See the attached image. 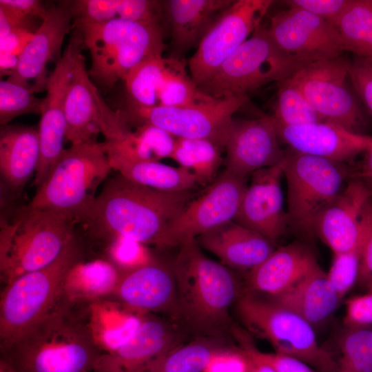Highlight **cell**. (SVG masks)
Instances as JSON below:
<instances>
[{
  "mask_svg": "<svg viewBox=\"0 0 372 372\" xmlns=\"http://www.w3.org/2000/svg\"><path fill=\"white\" fill-rule=\"evenodd\" d=\"M194 196L150 188L118 173L105 183L82 223L94 242L123 236L162 249L168 225Z\"/></svg>",
  "mask_w": 372,
  "mask_h": 372,
  "instance_id": "cell-1",
  "label": "cell"
},
{
  "mask_svg": "<svg viewBox=\"0 0 372 372\" xmlns=\"http://www.w3.org/2000/svg\"><path fill=\"white\" fill-rule=\"evenodd\" d=\"M0 351V360L15 372H93L102 355L81 304L63 296L45 316Z\"/></svg>",
  "mask_w": 372,
  "mask_h": 372,
  "instance_id": "cell-2",
  "label": "cell"
},
{
  "mask_svg": "<svg viewBox=\"0 0 372 372\" xmlns=\"http://www.w3.org/2000/svg\"><path fill=\"white\" fill-rule=\"evenodd\" d=\"M179 321L214 338L230 324L229 309L241 293L232 271L208 258L196 240L183 245L172 263Z\"/></svg>",
  "mask_w": 372,
  "mask_h": 372,
  "instance_id": "cell-3",
  "label": "cell"
},
{
  "mask_svg": "<svg viewBox=\"0 0 372 372\" xmlns=\"http://www.w3.org/2000/svg\"><path fill=\"white\" fill-rule=\"evenodd\" d=\"M78 220L52 209L25 205L1 219L0 272L5 285L19 276L50 265L75 234Z\"/></svg>",
  "mask_w": 372,
  "mask_h": 372,
  "instance_id": "cell-4",
  "label": "cell"
},
{
  "mask_svg": "<svg viewBox=\"0 0 372 372\" xmlns=\"http://www.w3.org/2000/svg\"><path fill=\"white\" fill-rule=\"evenodd\" d=\"M90 51L89 76L95 85L112 89L143 61L163 55L166 49L163 28L116 18L103 23L74 19Z\"/></svg>",
  "mask_w": 372,
  "mask_h": 372,
  "instance_id": "cell-5",
  "label": "cell"
},
{
  "mask_svg": "<svg viewBox=\"0 0 372 372\" xmlns=\"http://www.w3.org/2000/svg\"><path fill=\"white\" fill-rule=\"evenodd\" d=\"M85 257V245L75 233L50 265L6 285L0 299V348L9 344L45 316L63 296L70 269Z\"/></svg>",
  "mask_w": 372,
  "mask_h": 372,
  "instance_id": "cell-6",
  "label": "cell"
},
{
  "mask_svg": "<svg viewBox=\"0 0 372 372\" xmlns=\"http://www.w3.org/2000/svg\"><path fill=\"white\" fill-rule=\"evenodd\" d=\"M112 169L103 142L71 145L26 205L65 212L82 223L94 204L99 186Z\"/></svg>",
  "mask_w": 372,
  "mask_h": 372,
  "instance_id": "cell-7",
  "label": "cell"
},
{
  "mask_svg": "<svg viewBox=\"0 0 372 372\" xmlns=\"http://www.w3.org/2000/svg\"><path fill=\"white\" fill-rule=\"evenodd\" d=\"M308 62L291 56L275 43L260 24L199 88L220 98L248 93L272 82L291 79Z\"/></svg>",
  "mask_w": 372,
  "mask_h": 372,
  "instance_id": "cell-8",
  "label": "cell"
},
{
  "mask_svg": "<svg viewBox=\"0 0 372 372\" xmlns=\"http://www.w3.org/2000/svg\"><path fill=\"white\" fill-rule=\"evenodd\" d=\"M283 173L289 227L312 238L318 218L342 192L353 172L347 163L290 152L284 159Z\"/></svg>",
  "mask_w": 372,
  "mask_h": 372,
  "instance_id": "cell-9",
  "label": "cell"
},
{
  "mask_svg": "<svg viewBox=\"0 0 372 372\" xmlns=\"http://www.w3.org/2000/svg\"><path fill=\"white\" fill-rule=\"evenodd\" d=\"M235 303L247 329L269 342L276 352L320 372L338 371V362L319 345L313 326L298 314L249 291L241 293Z\"/></svg>",
  "mask_w": 372,
  "mask_h": 372,
  "instance_id": "cell-10",
  "label": "cell"
},
{
  "mask_svg": "<svg viewBox=\"0 0 372 372\" xmlns=\"http://www.w3.org/2000/svg\"><path fill=\"white\" fill-rule=\"evenodd\" d=\"M247 101V95H229L186 107L125 106L116 112L131 128L152 125L175 138H205L225 150L234 114Z\"/></svg>",
  "mask_w": 372,
  "mask_h": 372,
  "instance_id": "cell-11",
  "label": "cell"
},
{
  "mask_svg": "<svg viewBox=\"0 0 372 372\" xmlns=\"http://www.w3.org/2000/svg\"><path fill=\"white\" fill-rule=\"evenodd\" d=\"M291 80L325 121L361 134L366 116L349 75V61L339 56L313 62Z\"/></svg>",
  "mask_w": 372,
  "mask_h": 372,
  "instance_id": "cell-12",
  "label": "cell"
},
{
  "mask_svg": "<svg viewBox=\"0 0 372 372\" xmlns=\"http://www.w3.org/2000/svg\"><path fill=\"white\" fill-rule=\"evenodd\" d=\"M273 3L271 0L234 1L219 14L188 63L191 77L198 86L210 79L252 34Z\"/></svg>",
  "mask_w": 372,
  "mask_h": 372,
  "instance_id": "cell-13",
  "label": "cell"
},
{
  "mask_svg": "<svg viewBox=\"0 0 372 372\" xmlns=\"http://www.w3.org/2000/svg\"><path fill=\"white\" fill-rule=\"evenodd\" d=\"M247 178L225 169L171 221L162 249L180 247L222 224L234 220L247 187Z\"/></svg>",
  "mask_w": 372,
  "mask_h": 372,
  "instance_id": "cell-14",
  "label": "cell"
},
{
  "mask_svg": "<svg viewBox=\"0 0 372 372\" xmlns=\"http://www.w3.org/2000/svg\"><path fill=\"white\" fill-rule=\"evenodd\" d=\"M84 48L81 33L74 29L63 56L48 76L45 88L47 94L43 98L38 127L40 153L35 172L37 180L42 181L45 178L65 149V101L77 57Z\"/></svg>",
  "mask_w": 372,
  "mask_h": 372,
  "instance_id": "cell-15",
  "label": "cell"
},
{
  "mask_svg": "<svg viewBox=\"0 0 372 372\" xmlns=\"http://www.w3.org/2000/svg\"><path fill=\"white\" fill-rule=\"evenodd\" d=\"M267 30L280 49L309 63L341 56L344 51L334 25L298 8L273 14Z\"/></svg>",
  "mask_w": 372,
  "mask_h": 372,
  "instance_id": "cell-16",
  "label": "cell"
},
{
  "mask_svg": "<svg viewBox=\"0 0 372 372\" xmlns=\"http://www.w3.org/2000/svg\"><path fill=\"white\" fill-rule=\"evenodd\" d=\"M94 96L108 156L134 162L159 161L171 157L176 143L174 136L152 125L130 127L118 112L107 105L99 91L94 90Z\"/></svg>",
  "mask_w": 372,
  "mask_h": 372,
  "instance_id": "cell-17",
  "label": "cell"
},
{
  "mask_svg": "<svg viewBox=\"0 0 372 372\" xmlns=\"http://www.w3.org/2000/svg\"><path fill=\"white\" fill-rule=\"evenodd\" d=\"M280 143L271 116L233 118L225 147V169L247 178L259 169L276 165L286 156Z\"/></svg>",
  "mask_w": 372,
  "mask_h": 372,
  "instance_id": "cell-18",
  "label": "cell"
},
{
  "mask_svg": "<svg viewBox=\"0 0 372 372\" xmlns=\"http://www.w3.org/2000/svg\"><path fill=\"white\" fill-rule=\"evenodd\" d=\"M110 298L136 313H164L179 321L172 265L157 256L147 265L123 274Z\"/></svg>",
  "mask_w": 372,
  "mask_h": 372,
  "instance_id": "cell-19",
  "label": "cell"
},
{
  "mask_svg": "<svg viewBox=\"0 0 372 372\" xmlns=\"http://www.w3.org/2000/svg\"><path fill=\"white\" fill-rule=\"evenodd\" d=\"M284 160L273 167L251 174L234 221L275 242L287 231L288 218L284 209L281 181Z\"/></svg>",
  "mask_w": 372,
  "mask_h": 372,
  "instance_id": "cell-20",
  "label": "cell"
},
{
  "mask_svg": "<svg viewBox=\"0 0 372 372\" xmlns=\"http://www.w3.org/2000/svg\"><path fill=\"white\" fill-rule=\"evenodd\" d=\"M72 1H61L48 6V12L19 57L16 70L7 79L37 92L45 90L46 66L61 48L65 36L72 29L74 19Z\"/></svg>",
  "mask_w": 372,
  "mask_h": 372,
  "instance_id": "cell-21",
  "label": "cell"
},
{
  "mask_svg": "<svg viewBox=\"0 0 372 372\" xmlns=\"http://www.w3.org/2000/svg\"><path fill=\"white\" fill-rule=\"evenodd\" d=\"M173 324L147 314L135 334L116 350L102 354L93 372H144L168 351L185 342Z\"/></svg>",
  "mask_w": 372,
  "mask_h": 372,
  "instance_id": "cell-22",
  "label": "cell"
},
{
  "mask_svg": "<svg viewBox=\"0 0 372 372\" xmlns=\"http://www.w3.org/2000/svg\"><path fill=\"white\" fill-rule=\"evenodd\" d=\"M273 123L280 142L287 145L291 152L338 163L351 162L372 142V136L352 132L329 121L300 126Z\"/></svg>",
  "mask_w": 372,
  "mask_h": 372,
  "instance_id": "cell-23",
  "label": "cell"
},
{
  "mask_svg": "<svg viewBox=\"0 0 372 372\" xmlns=\"http://www.w3.org/2000/svg\"><path fill=\"white\" fill-rule=\"evenodd\" d=\"M371 197L366 186L351 177L339 196L322 211L315 233L333 254L351 251L362 244L361 213Z\"/></svg>",
  "mask_w": 372,
  "mask_h": 372,
  "instance_id": "cell-24",
  "label": "cell"
},
{
  "mask_svg": "<svg viewBox=\"0 0 372 372\" xmlns=\"http://www.w3.org/2000/svg\"><path fill=\"white\" fill-rule=\"evenodd\" d=\"M196 240L223 265L240 271L254 269L276 249L275 242L234 220L222 224Z\"/></svg>",
  "mask_w": 372,
  "mask_h": 372,
  "instance_id": "cell-25",
  "label": "cell"
},
{
  "mask_svg": "<svg viewBox=\"0 0 372 372\" xmlns=\"http://www.w3.org/2000/svg\"><path fill=\"white\" fill-rule=\"evenodd\" d=\"M312 251L301 242L278 247L259 265L248 271L249 291L273 297L319 267Z\"/></svg>",
  "mask_w": 372,
  "mask_h": 372,
  "instance_id": "cell-26",
  "label": "cell"
},
{
  "mask_svg": "<svg viewBox=\"0 0 372 372\" xmlns=\"http://www.w3.org/2000/svg\"><path fill=\"white\" fill-rule=\"evenodd\" d=\"M40 144L38 129L24 125H6L0 130L1 187L13 198L38 166Z\"/></svg>",
  "mask_w": 372,
  "mask_h": 372,
  "instance_id": "cell-27",
  "label": "cell"
},
{
  "mask_svg": "<svg viewBox=\"0 0 372 372\" xmlns=\"http://www.w3.org/2000/svg\"><path fill=\"white\" fill-rule=\"evenodd\" d=\"M234 1L167 0L163 1L165 19L171 29L176 54L198 46L219 14Z\"/></svg>",
  "mask_w": 372,
  "mask_h": 372,
  "instance_id": "cell-28",
  "label": "cell"
},
{
  "mask_svg": "<svg viewBox=\"0 0 372 372\" xmlns=\"http://www.w3.org/2000/svg\"><path fill=\"white\" fill-rule=\"evenodd\" d=\"M81 304L87 329L102 354L111 353L127 342L145 316L110 297Z\"/></svg>",
  "mask_w": 372,
  "mask_h": 372,
  "instance_id": "cell-29",
  "label": "cell"
},
{
  "mask_svg": "<svg viewBox=\"0 0 372 372\" xmlns=\"http://www.w3.org/2000/svg\"><path fill=\"white\" fill-rule=\"evenodd\" d=\"M269 300L298 314L313 327L333 313L340 298L327 273L319 267Z\"/></svg>",
  "mask_w": 372,
  "mask_h": 372,
  "instance_id": "cell-30",
  "label": "cell"
},
{
  "mask_svg": "<svg viewBox=\"0 0 372 372\" xmlns=\"http://www.w3.org/2000/svg\"><path fill=\"white\" fill-rule=\"evenodd\" d=\"M91 83L85 57L81 53L76 61L65 106V141L72 145L96 141L101 132Z\"/></svg>",
  "mask_w": 372,
  "mask_h": 372,
  "instance_id": "cell-31",
  "label": "cell"
},
{
  "mask_svg": "<svg viewBox=\"0 0 372 372\" xmlns=\"http://www.w3.org/2000/svg\"><path fill=\"white\" fill-rule=\"evenodd\" d=\"M122 276L111 262L101 257L90 260L84 257L68 271L63 296L77 304L111 297Z\"/></svg>",
  "mask_w": 372,
  "mask_h": 372,
  "instance_id": "cell-32",
  "label": "cell"
},
{
  "mask_svg": "<svg viewBox=\"0 0 372 372\" xmlns=\"http://www.w3.org/2000/svg\"><path fill=\"white\" fill-rule=\"evenodd\" d=\"M112 169L127 179L166 192L192 191L198 185L193 174L182 167H172L159 161H130L108 156Z\"/></svg>",
  "mask_w": 372,
  "mask_h": 372,
  "instance_id": "cell-33",
  "label": "cell"
},
{
  "mask_svg": "<svg viewBox=\"0 0 372 372\" xmlns=\"http://www.w3.org/2000/svg\"><path fill=\"white\" fill-rule=\"evenodd\" d=\"M179 61L178 58L160 55L135 67L123 81L127 94L125 107L147 108L158 105L159 92Z\"/></svg>",
  "mask_w": 372,
  "mask_h": 372,
  "instance_id": "cell-34",
  "label": "cell"
},
{
  "mask_svg": "<svg viewBox=\"0 0 372 372\" xmlns=\"http://www.w3.org/2000/svg\"><path fill=\"white\" fill-rule=\"evenodd\" d=\"M223 151L207 139L176 138L170 158L191 172L197 185L207 187L218 176V171L223 162Z\"/></svg>",
  "mask_w": 372,
  "mask_h": 372,
  "instance_id": "cell-35",
  "label": "cell"
},
{
  "mask_svg": "<svg viewBox=\"0 0 372 372\" xmlns=\"http://www.w3.org/2000/svg\"><path fill=\"white\" fill-rule=\"evenodd\" d=\"M335 27L344 50L372 64V0H351Z\"/></svg>",
  "mask_w": 372,
  "mask_h": 372,
  "instance_id": "cell-36",
  "label": "cell"
},
{
  "mask_svg": "<svg viewBox=\"0 0 372 372\" xmlns=\"http://www.w3.org/2000/svg\"><path fill=\"white\" fill-rule=\"evenodd\" d=\"M223 347L214 338H196L172 349L144 372H204Z\"/></svg>",
  "mask_w": 372,
  "mask_h": 372,
  "instance_id": "cell-37",
  "label": "cell"
},
{
  "mask_svg": "<svg viewBox=\"0 0 372 372\" xmlns=\"http://www.w3.org/2000/svg\"><path fill=\"white\" fill-rule=\"evenodd\" d=\"M273 121L284 126H300L325 121L299 87L289 79L278 83Z\"/></svg>",
  "mask_w": 372,
  "mask_h": 372,
  "instance_id": "cell-38",
  "label": "cell"
},
{
  "mask_svg": "<svg viewBox=\"0 0 372 372\" xmlns=\"http://www.w3.org/2000/svg\"><path fill=\"white\" fill-rule=\"evenodd\" d=\"M337 372H372V329L347 327L340 340Z\"/></svg>",
  "mask_w": 372,
  "mask_h": 372,
  "instance_id": "cell-39",
  "label": "cell"
},
{
  "mask_svg": "<svg viewBox=\"0 0 372 372\" xmlns=\"http://www.w3.org/2000/svg\"><path fill=\"white\" fill-rule=\"evenodd\" d=\"M212 96L203 92L186 72L185 63L180 60L166 78L158 94V105L186 107L199 104Z\"/></svg>",
  "mask_w": 372,
  "mask_h": 372,
  "instance_id": "cell-40",
  "label": "cell"
},
{
  "mask_svg": "<svg viewBox=\"0 0 372 372\" xmlns=\"http://www.w3.org/2000/svg\"><path fill=\"white\" fill-rule=\"evenodd\" d=\"M99 243L103 246L101 258L122 274L146 265L156 257L148 245L126 237L116 236Z\"/></svg>",
  "mask_w": 372,
  "mask_h": 372,
  "instance_id": "cell-41",
  "label": "cell"
},
{
  "mask_svg": "<svg viewBox=\"0 0 372 372\" xmlns=\"http://www.w3.org/2000/svg\"><path fill=\"white\" fill-rule=\"evenodd\" d=\"M33 86L10 81H0V125H6L14 118L26 114H41L43 99L35 96Z\"/></svg>",
  "mask_w": 372,
  "mask_h": 372,
  "instance_id": "cell-42",
  "label": "cell"
},
{
  "mask_svg": "<svg viewBox=\"0 0 372 372\" xmlns=\"http://www.w3.org/2000/svg\"><path fill=\"white\" fill-rule=\"evenodd\" d=\"M232 332L239 343L240 349L249 359L271 367L276 372H320L302 361L280 353H265L258 350L247 335L233 327Z\"/></svg>",
  "mask_w": 372,
  "mask_h": 372,
  "instance_id": "cell-43",
  "label": "cell"
},
{
  "mask_svg": "<svg viewBox=\"0 0 372 372\" xmlns=\"http://www.w3.org/2000/svg\"><path fill=\"white\" fill-rule=\"evenodd\" d=\"M362 244L351 251L333 254V262L327 276L340 300L358 281Z\"/></svg>",
  "mask_w": 372,
  "mask_h": 372,
  "instance_id": "cell-44",
  "label": "cell"
},
{
  "mask_svg": "<svg viewBox=\"0 0 372 372\" xmlns=\"http://www.w3.org/2000/svg\"><path fill=\"white\" fill-rule=\"evenodd\" d=\"M118 18L163 28L165 19L163 1L154 0H119Z\"/></svg>",
  "mask_w": 372,
  "mask_h": 372,
  "instance_id": "cell-45",
  "label": "cell"
},
{
  "mask_svg": "<svg viewBox=\"0 0 372 372\" xmlns=\"http://www.w3.org/2000/svg\"><path fill=\"white\" fill-rule=\"evenodd\" d=\"M362 234L361 259L358 280L368 291L372 290V197L365 203L361 213Z\"/></svg>",
  "mask_w": 372,
  "mask_h": 372,
  "instance_id": "cell-46",
  "label": "cell"
},
{
  "mask_svg": "<svg viewBox=\"0 0 372 372\" xmlns=\"http://www.w3.org/2000/svg\"><path fill=\"white\" fill-rule=\"evenodd\" d=\"M119 0L72 1L74 19L89 23H103L118 18Z\"/></svg>",
  "mask_w": 372,
  "mask_h": 372,
  "instance_id": "cell-47",
  "label": "cell"
},
{
  "mask_svg": "<svg viewBox=\"0 0 372 372\" xmlns=\"http://www.w3.org/2000/svg\"><path fill=\"white\" fill-rule=\"evenodd\" d=\"M349 75L358 96L372 116V64L355 56L349 61Z\"/></svg>",
  "mask_w": 372,
  "mask_h": 372,
  "instance_id": "cell-48",
  "label": "cell"
},
{
  "mask_svg": "<svg viewBox=\"0 0 372 372\" xmlns=\"http://www.w3.org/2000/svg\"><path fill=\"white\" fill-rule=\"evenodd\" d=\"M351 0H289V8L309 12L335 26L339 18L349 5Z\"/></svg>",
  "mask_w": 372,
  "mask_h": 372,
  "instance_id": "cell-49",
  "label": "cell"
},
{
  "mask_svg": "<svg viewBox=\"0 0 372 372\" xmlns=\"http://www.w3.org/2000/svg\"><path fill=\"white\" fill-rule=\"evenodd\" d=\"M249 360L238 349L223 347L212 356L204 372H247Z\"/></svg>",
  "mask_w": 372,
  "mask_h": 372,
  "instance_id": "cell-50",
  "label": "cell"
},
{
  "mask_svg": "<svg viewBox=\"0 0 372 372\" xmlns=\"http://www.w3.org/2000/svg\"><path fill=\"white\" fill-rule=\"evenodd\" d=\"M344 322L349 328L372 324V290L347 300Z\"/></svg>",
  "mask_w": 372,
  "mask_h": 372,
  "instance_id": "cell-51",
  "label": "cell"
},
{
  "mask_svg": "<svg viewBox=\"0 0 372 372\" xmlns=\"http://www.w3.org/2000/svg\"><path fill=\"white\" fill-rule=\"evenodd\" d=\"M35 18L29 17L16 8L0 3V39L18 29H27L34 32Z\"/></svg>",
  "mask_w": 372,
  "mask_h": 372,
  "instance_id": "cell-52",
  "label": "cell"
},
{
  "mask_svg": "<svg viewBox=\"0 0 372 372\" xmlns=\"http://www.w3.org/2000/svg\"><path fill=\"white\" fill-rule=\"evenodd\" d=\"M34 32L27 29H18L10 32L0 39V52L11 53L20 57Z\"/></svg>",
  "mask_w": 372,
  "mask_h": 372,
  "instance_id": "cell-53",
  "label": "cell"
},
{
  "mask_svg": "<svg viewBox=\"0 0 372 372\" xmlns=\"http://www.w3.org/2000/svg\"><path fill=\"white\" fill-rule=\"evenodd\" d=\"M0 3L13 7L29 17L39 18L41 21L48 12V7L39 0H0Z\"/></svg>",
  "mask_w": 372,
  "mask_h": 372,
  "instance_id": "cell-54",
  "label": "cell"
},
{
  "mask_svg": "<svg viewBox=\"0 0 372 372\" xmlns=\"http://www.w3.org/2000/svg\"><path fill=\"white\" fill-rule=\"evenodd\" d=\"M365 156L359 171L352 174V177L360 179L372 194V142L364 152Z\"/></svg>",
  "mask_w": 372,
  "mask_h": 372,
  "instance_id": "cell-55",
  "label": "cell"
},
{
  "mask_svg": "<svg viewBox=\"0 0 372 372\" xmlns=\"http://www.w3.org/2000/svg\"><path fill=\"white\" fill-rule=\"evenodd\" d=\"M19 61V56L8 52H0V74L11 76L16 70Z\"/></svg>",
  "mask_w": 372,
  "mask_h": 372,
  "instance_id": "cell-56",
  "label": "cell"
},
{
  "mask_svg": "<svg viewBox=\"0 0 372 372\" xmlns=\"http://www.w3.org/2000/svg\"><path fill=\"white\" fill-rule=\"evenodd\" d=\"M247 358L249 360V367L247 372H276L266 364L255 362L249 359L248 357Z\"/></svg>",
  "mask_w": 372,
  "mask_h": 372,
  "instance_id": "cell-57",
  "label": "cell"
},
{
  "mask_svg": "<svg viewBox=\"0 0 372 372\" xmlns=\"http://www.w3.org/2000/svg\"><path fill=\"white\" fill-rule=\"evenodd\" d=\"M0 372H15L6 362L0 360Z\"/></svg>",
  "mask_w": 372,
  "mask_h": 372,
  "instance_id": "cell-58",
  "label": "cell"
}]
</instances>
